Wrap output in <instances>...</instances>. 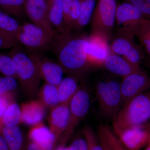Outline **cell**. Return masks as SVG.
Wrapping results in <instances>:
<instances>
[{
    "instance_id": "obj_1",
    "label": "cell",
    "mask_w": 150,
    "mask_h": 150,
    "mask_svg": "<svg viewBox=\"0 0 150 150\" xmlns=\"http://www.w3.org/2000/svg\"><path fill=\"white\" fill-rule=\"evenodd\" d=\"M88 37L73 36L71 32L54 36L52 46L59 64L70 76L80 79L87 70Z\"/></svg>"
},
{
    "instance_id": "obj_2",
    "label": "cell",
    "mask_w": 150,
    "mask_h": 150,
    "mask_svg": "<svg viewBox=\"0 0 150 150\" xmlns=\"http://www.w3.org/2000/svg\"><path fill=\"white\" fill-rule=\"evenodd\" d=\"M123 105L114 118L115 134L129 128L142 127L150 119V92L140 94Z\"/></svg>"
},
{
    "instance_id": "obj_3",
    "label": "cell",
    "mask_w": 150,
    "mask_h": 150,
    "mask_svg": "<svg viewBox=\"0 0 150 150\" xmlns=\"http://www.w3.org/2000/svg\"><path fill=\"white\" fill-rule=\"evenodd\" d=\"M16 46L10 53L14 70L23 91L30 98L38 93L42 78L36 63L21 48Z\"/></svg>"
},
{
    "instance_id": "obj_4",
    "label": "cell",
    "mask_w": 150,
    "mask_h": 150,
    "mask_svg": "<svg viewBox=\"0 0 150 150\" xmlns=\"http://www.w3.org/2000/svg\"><path fill=\"white\" fill-rule=\"evenodd\" d=\"M96 95L100 112L107 117H115L123 104L121 83L115 80L100 82Z\"/></svg>"
},
{
    "instance_id": "obj_5",
    "label": "cell",
    "mask_w": 150,
    "mask_h": 150,
    "mask_svg": "<svg viewBox=\"0 0 150 150\" xmlns=\"http://www.w3.org/2000/svg\"><path fill=\"white\" fill-rule=\"evenodd\" d=\"M91 99L88 91L79 87L69 103L70 117L67 129L59 140V146H66L75 128L88 113Z\"/></svg>"
},
{
    "instance_id": "obj_6",
    "label": "cell",
    "mask_w": 150,
    "mask_h": 150,
    "mask_svg": "<svg viewBox=\"0 0 150 150\" xmlns=\"http://www.w3.org/2000/svg\"><path fill=\"white\" fill-rule=\"evenodd\" d=\"M117 7L116 0H98L90 22L93 33L110 38L115 26Z\"/></svg>"
},
{
    "instance_id": "obj_7",
    "label": "cell",
    "mask_w": 150,
    "mask_h": 150,
    "mask_svg": "<svg viewBox=\"0 0 150 150\" xmlns=\"http://www.w3.org/2000/svg\"><path fill=\"white\" fill-rule=\"evenodd\" d=\"M144 18L138 9L129 3L117 6L115 26L118 35L134 38L140 23Z\"/></svg>"
},
{
    "instance_id": "obj_8",
    "label": "cell",
    "mask_w": 150,
    "mask_h": 150,
    "mask_svg": "<svg viewBox=\"0 0 150 150\" xmlns=\"http://www.w3.org/2000/svg\"><path fill=\"white\" fill-rule=\"evenodd\" d=\"M110 50L113 54L123 57L133 64L140 66L146 59L145 51L137 44L134 38L118 35L112 40Z\"/></svg>"
},
{
    "instance_id": "obj_9",
    "label": "cell",
    "mask_w": 150,
    "mask_h": 150,
    "mask_svg": "<svg viewBox=\"0 0 150 150\" xmlns=\"http://www.w3.org/2000/svg\"><path fill=\"white\" fill-rule=\"evenodd\" d=\"M149 88L150 76L142 70L123 78L121 83L123 104Z\"/></svg>"
},
{
    "instance_id": "obj_10",
    "label": "cell",
    "mask_w": 150,
    "mask_h": 150,
    "mask_svg": "<svg viewBox=\"0 0 150 150\" xmlns=\"http://www.w3.org/2000/svg\"><path fill=\"white\" fill-rule=\"evenodd\" d=\"M28 54L37 64L42 79L46 83L58 86L63 80L64 72L62 66L43 58L36 51H30Z\"/></svg>"
},
{
    "instance_id": "obj_11",
    "label": "cell",
    "mask_w": 150,
    "mask_h": 150,
    "mask_svg": "<svg viewBox=\"0 0 150 150\" xmlns=\"http://www.w3.org/2000/svg\"><path fill=\"white\" fill-rule=\"evenodd\" d=\"M25 11L33 23L55 35L54 28L48 17V4L46 0H26Z\"/></svg>"
},
{
    "instance_id": "obj_12",
    "label": "cell",
    "mask_w": 150,
    "mask_h": 150,
    "mask_svg": "<svg viewBox=\"0 0 150 150\" xmlns=\"http://www.w3.org/2000/svg\"><path fill=\"white\" fill-rule=\"evenodd\" d=\"M108 40L105 36L96 33L88 38L87 53L89 65H103L111 53Z\"/></svg>"
},
{
    "instance_id": "obj_13",
    "label": "cell",
    "mask_w": 150,
    "mask_h": 150,
    "mask_svg": "<svg viewBox=\"0 0 150 150\" xmlns=\"http://www.w3.org/2000/svg\"><path fill=\"white\" fill-rule=\"evenodd\" d=\"M115 135L129 150H141L150 141V132L142 126L129 128Z\"/></svg>"
},
{
    "instance_id": "obj_14",
    "label": "cell",
    "mask_w": 150,
    "mask_h": 150,
    "mask_svg": "<svg viewBox=\"0 0 150 150\" xmlns=\"http://www.w3.org/2000/svg\"><path fill=\"white\" fill-rule=\"evenodd\" d=\"M69 117V104H59L51 109L48 118L49 126L58 140L67 129Z\"/></svg>"
},
{
    "instance_id": "obj_15",
    "label": "cell",
    "mask_w": 150,
    "mask_h": 150,
    "mask_svg": "<svg viewBox=\"0 0 150 150\" xmlns=\"http://www.w3.org/2000/svg\"><path fill=\"white\" fill-rule=\"evenodd\" d=\"M30 141L40 145L43 150H54L58 140L55 134L43 123L33 126L28 134Z\"/></svg>"
},
{
    "instance_id": "obj_16",
    "label": "cell",
    "mask_w": 150,
    "mask_h": 150,
    "mask_svg": "<svg viewBox=\"0 0 150 150\" xmlns=\"http://www.w3.org/2000/svg\"><path fill=\"white\" fill-rule=\"evenodd\" d=\"M102 65L110 73L123 78L141 70L140 66L133 64L123 57L113 53L108 56Z\"/></svg>"
},
{
    "instance_id": "obj_17",
    "label": "cell",
    "mask_w": 150,
    "mask_h": 150,
    "mask_svg": "<svg viewBox=\"0 0 150 150\" xmlns=\"http://www.w3.org/2000/svg\"><path fill=\"white\" fill-rule=\"evenodd\" d=\"M21 108V123L28 126L41 123L46 115V106L40 100L23 103Z\"/></svg>"
},
{
    "instance_id": "obj_18",
    "label": "cell",
    "mask_w": 150,
    "mask_h": 150,
    "mask_svg": "<svg viewBox=\"0 0 150 150\" xmlns=\"http://www.w3.org/2000/svg\"><path fill=\"white\" fill-rule=\"evenodd\" d=\"M0 129L9 150H25L26 143L18 126H3Z\"/></svg>"
},
{
    "instance_id": "obj_19",
    "label": "cell",
    "mask_w": 150,
    "mask_h": 150,
    "mask_svg": "<svg viewBox=\"0 0 150 150\" xmlns=\"http://www.w3.org/2000/svg\"><path fill=\"white\" fill-rule=\"evenodd\" d=\"M48 17L53 28L60 33L66 32L64 23L63 0H48Z\"/></svg>"
},
{
    "instance_id": "obj_20",
    "label": "cell",
    "mask_w": 150,
    "mask_h": 150,
    "mask_svg": "<svg viewBox=\"0 0 150 150\" xmlns=\"http://www.w3.org/2000/svg\"><path fill=\"white\" fill-rule=\"evenodd\" d=\"M79 88L77 78L69 76L63 79L57 86L60 104H69Z\"/></svg>"
},
{
    "instance_id": "obj_21",
    "label": "cell",
    "mask_w": 150,
    "mask_h": 150,
    "mask_svg": "<svg viewBox=\"0 0 150 150\" xmlns=\"http://www.w3.org/2000/svg\"><path fill=\"white\" fill-rule=\"evenodd\" d=\"M18 42L21 43L31 51H43L52 45L53 41L21 32L17 36Z\"/></svg>"
},
{
    "instance_id": "obj_22",
    "label": "cell",
    "mask_w": 150,
    "mask_h": 150,
    "mask_svg": "<svg viewBox=\"0 0 150 150\" xmlns=\"http://www.w3.org/2000/svg\"><path fill=\"white\" fill-rule=\"evenodd\" d=\"M98 136L108 150H129L123 144L110 127L101 124L98 128Z\"/></svg>"
},
{
    "instance_id": "obj_23",
    "label": "cell",
    "mask_w": 150,
    "mask_h": 150,
    "mask_svg": "<svg viewBox=\"0 0 150 150\" xmlns=\"http://www.w3.org/2000/svg\"><path fill=\"white\" fill-rule=\"evenodd\" d=\"M21 108L12 100L0 120V128L3 126H18L21 123Z\"/></svg>"
},
{
    "instance_id": "obj_24",
    "label": "cell",
    "mask_w": 150,
    "mask_h": 150,
    "mask_svg": "<svg viewBox=\"0 0 150 150\" xmlns=\"http://www.w3.org/2000/svg\"><path fill=\"white\" fill-rule=\"evenodd\" d=\"M40 100L46 108L52 109L60 104L57 86L45 83L38 92Z\"/></svg>"
},
{
    "instance_id": "obj_25",
    "label": "cell",
    "mask_w": 150,
    "mask_h": 150,
    "mask_svg": "<svg viewBox=\"0 0 150 150\" xmlns=\"http://www.w3.org/2000/svg\"><path fill=\"white\" fill-rule=\"evenodd\" d=\"M26 0H0V11L3 12L23 19L26 16L25 5Z\"/></svg>"
},
{
    "instance_id": "obj_26",
    "label": "cell",
    "mask_w": 150,
    "mask_h": 150,
    "mask_svg": "<svg viewBox=\"0 0 150 150\" xmlns=\"http://www.w3.org/2000/svg\"><path fill=\"white\" fill-rule=\"evenodd\" d=\"M21 25L16 19L0 11V31L16 40L21 31Z\"/></svg>"
},
{
    "instance_id": "obj_27",
    "label": "cell",
    "mask_w": 150,
    "mask_h": 150,
    "mask_svg": "<svg viewBox=\"0 0 150 150\" xmlns=\"http://www.w3.org/2000/svg\"><path fill=\"white\" fill-rule=\"evenodd\" d=\"M96 4V0H81L79 18L74 28L81 30L90 23Z\"/></svg>"
},
{
    "instance_id": "obj_28",
    "label": "cell",
    "mask_w": 150,
    "mask_h": 150,
    "mask_svg": "<svg viewBox=\"0 0 150 150\" xmlns=\"http://www.w3.org/2000/svg\"><path fill=\"white\" fill-rule=\"evenodd\" d=\"M136 36L145 53L150 57V19L142 20L137 28Z\"/></svg>"
},
{
    "instance_id": "obj_29",
    "label": "cell",
    "mask_w": 150,
    "mask_h": 150,
    "mask_svg": "<svg viewBox=\"0 0 150 150\" xmlns=\"http://www.w3.org/2000/svg\"><path fill=\"white\" fill-rule=\"evenodd\" d=\"M83 137L87 145V150H105L103 142L97 137L96 134L89 127H86L82 130Z\"/></svg>"
},
{
    "instance_id": "obj_30",
    "label": "cell",
    "mask_w": 150,
    "mask_h": 150,
    "mask_svg": "<svg viewBox=\"0 0 150 150\" xmlns=\"http://www.w3.org/2000/svg\"><path fill=\"white\" fill-rule=\"evenodd\" d=\"M0 72L6 76L16 78L12 59L10 56L0 54Z\"/></svg>"
},
{
    "instance_id": "obj_31",
    "label": "cell",
    "mask_w": 150,
    "mask_h": 150,
    "mask_svg": "<svg viewBox=\"0 0 150 150\" xmlns=\"http://www.w3.org/2000/svg\"><path fill=\"white\" fill-rule=\"evenodd\" d=\"M17 86L16 78L11 76L0 78V95L11 94Z\"/></svg>"
},
{
    "instance_id": "obj_32",
    "label": "cell",
    "mask_w": 150,
    "mask_h": 150,
    "mask_svg": "<svg viewBox=\"0 0 150 150\" xmlns=\"http://www.w3.org/2000/svg\"><path fill=\"white\" fill-rule=\"evenodd\" d=\"M81 0H74L70 12L68 31L74 28L79 18L80 14Z\"/></svg>"
},
{
    "instance_id": "obj_33",
    "label": "cell",
    "mask_w": 150,
    "mask_h": 150,
    "mask_svg": "<svg viewBox=\"0 0 150 150\" xmlns=\"http://www.w3.org/2000/svg\"><path fill=\"white\" fill-rule=\"evenodd\" d=\"M139 10L145 18L150 19V0H123Z\"/></svg>"
},
{
    "instance_id": "obj_34",
    "label": "cell",
    "mask_w": 150,
    "mask_h": 150,
    "mask_svg": "<svg viewBox=\"0 0 150 150\" xmlns=\"http://www.w3.org/2000/svg\"><path fill=\"white\" fill-rule=\"evenodd\" d=\"M17 43L16 39L0 31V48H10Z\"/></svg>"
},
{
    "instance_id": "obj_35",
    "label": "cell",
    "mask_w": 150,
    "mask_h": 150,
    "mask_svg": "<svg viewBox=\"0 0 150 150\" xmlns=\"http://www.w3.org/2000/svg\"><path fill=\"white\" fill-rule=\"evenodd\" d=\"M74 0H63V9L64 13V23L66 32L68 31L69 20L71 8Z\"/></svg>"
},
{
    "instance_id": "obj_36",
    "label": "cell",
    "mask_w": 150,
    "mask_h": 150,
    "mask_svg": "<svg viewBox=\"0 0 150 150\" xmlns=\"http://www.w3.org/2000/svg\"><path fill=\"white\" fill-rule=\"evenodd\" d=\"M69 148L70 150H87V145L84 137H79L73 141Z\"/></svg>"
},
{
    "instance_id": "obj_37",
    "label": "cell",
    "mask_w": 150,
    "mask_h": 150,
    "mask_svg": "<svg viewBox=\"0 0 150 150\" xmlns=\"http://www.w3.org/2000/svg\"><path fill=\"white\" fill-rule=\"evenodd\" d=\"M12 94L0 95V120L3 117L10 102L12 100Z\"/></svg>"
},
{
    "instance_id": "obj_38",
    "label": "cell",
    "mask_w": 150,
    "mask_h": 150,
    "mask_svg": "<svg viewBox=\"0 0 150 150\" xmlns=\"http://www.w3.org/2000/svg\"><path fill=\"white\" fill-rule=\"evenodd\" d=\"M25 150H43V149L38 144L29 140L26 144Z\"/></svg>"
},
{
    "instance_id": "obj_39",
    "label": "cell",
    "mask_w": 150,
    "mask_h": 150,
    "mask_svg": "<svg viewBox=\"0 0 150 150\" xmlns=\"http://www.w3.org/2000/svg\"><path fill=\"white\" fill-rule=\"evenodd\" d=\"M0 150H9L0 129Z\"/></svg>"
},
{
    "instance_id": "obj_40",
    "label": "cell",
    "mask_w": 150,
    "mask_h": 150,
    "mask_svg": "<svg viewBox=\"0 0 150 150\" xmlns=\"http://www.w3.org/2000/svg\"><path fill=\"white\" fill-rule=\"evenodd\" d=\"M54 150H70L69 147H66V146H58Z\"/></svg>"
},
{
    "instance_id": "obj_41",
    "label": "cell",
    "mask_w": 150,
    "mask_h": 150,
    "mask_svg": "<svg viewBox=\"0 0 150 150\" xmlns=\"http://www.w3.org/2000/svg\"><path fill=\"white\" fill-rule=\"evenodd\" d=\"M145 128L150 132V123L149 125H148L146 127V128Z\"/></svg>"
},
{
    "instance_id": "obj_42",
    "label": "cell",
    "mask_w": 150,
    "mask_h": 150,
    "mask_svg": "<svg viewBox=\"0 0 150 150\" xmlns=\"http://www.w3.org/2000/svg\"><path fill=\"white\" fill-rule=\"evenodd\" d=\"M144 150H150V144H148V146Z\"/></svg>"
},
{
    "instance_id": "obj_43",
    "label": "cell",
    "mask_w": 150,
    "mask_h": 150,
    "mask_svg": "<svg viewBox=\"0 0 150 150\" xmlns=\"http://www.w3.org/2000/svg\"><path fill=\"white\" fill-rule=\"evenodd\" d=\"M147 63L148 65H149V67H150V57L149 59H147Z\"/></svg>"
},
{
    "instance_id": "obj_44",
    "label": "cell",
    "mask_w": 150,
    "mask_h": 150,
    "mask_svg": "<svg viewBox=\"0 0 150 150\" xmlns=\"http://www.w3.org/2000/svg\"><path fill=\"white\" fill-rule=\"evenodd\" d=\"M103 144H104V146H105V150H108V149L107 147H106V146H105V144L104 143H103Z\"/></svg>"
},
{
    "instance_id": "obj_45",
    "label": "cell",
    "mask_w": 150,
    "mask_h": 150,
    "mask_svg": "<svg viewBox=\"0 0 150 150\" xmlns=\"http://www.w3.org/2000/svg\"><path fill=\"white\" fill-rule=\"evenodd\" d=\"M149 144H150V142H149Z\"/></svg>"
},
{
    "instance_id": "obj_46",
    "label": "cell",
    "mask_w": 150,
    "mask_h": 150,
    "mask_svg": "<svg viewBox=\"0 0 150 150\" xmlns=\"http://www.w3.org/2000/svg\"><path fill=\"white\" fill-rule=\"evenodd\" d=\"M46 1H48V0H46Z\"/></svg>"
}]
</instances>
